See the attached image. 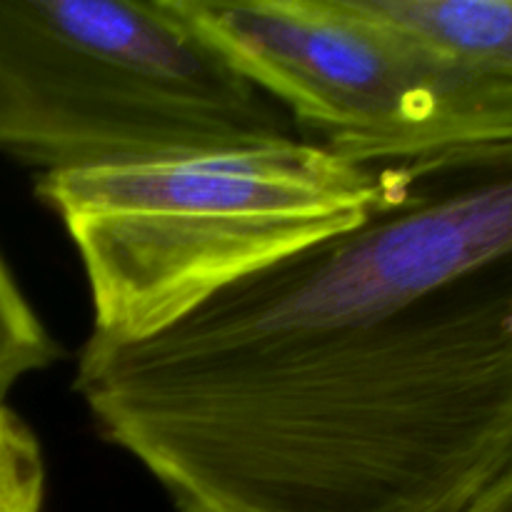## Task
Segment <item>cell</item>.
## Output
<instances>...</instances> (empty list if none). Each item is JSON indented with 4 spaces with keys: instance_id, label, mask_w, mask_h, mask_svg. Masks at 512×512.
Returning a JSON list of instances; mask_svg holds the SVG:
<instances>
[{
    "instance_id": "obj_1",
    "label": "cell",
    "mask_w": 512,
    "mask_h": 512,
    "mask_svg": "<svg viewBox=\"0 0 512 512\" xmlns=\"http://www.w3.org/2000/svg\"><path fill=\"white\" fill-rule=\"evenodd\" d=\"M73 390L175 512H463L512 470V143L160 335H88Z\"/></svg>"
},
{
    "instance_id": "obj_2",
    "label": "cell",
    "mask_w": 512,
    "mask_h": 512,
    "mask_svg": "<svg viewBox=\"0 0 512 512\" xmlns=\"http://www.w3.org/2000/svg\"><path fill=\"white\" fill-rule=\"evenodd\" d=\"M303 138L38 175L68 233L93 330L140 343L290 255L358 228L403 183Z\"/></svg>"
},
{
    "instance_id": "obj_3",
    "label": "cell",
    "mask_w": 512,
    "mask_h": 512,
    "mask_svg": "<svg viewBox=\"0 0 512 512\" xmlns=\"http://www.w3.org/2000/svg\"><path fill=\"white\" fill-rule=\"evenodd\" d=\"M293 138L170 0H0V155L40 175Z\"/></svg>"
},
{
    "instance_id": "obj_4",
    "label": "cell",
    "mask_w": 512,
    "mask_h": 512,
    "mask_svg": "<svg viewBox=\"0 0 512 512\" xmlns=\"http://www.w3.org/2000/svg\"><path fill=\"white\" fill-rule=\"evenodd\" d=\"M300 138L368 168L505 145L475 78L370 0H170Z\"/></svg>"
},
{
    "instance_id": "obj_5",
    "label": "cell",
    "mask_w": 512,
    "mask_h": 512,
    "mask_svg": "<svg viewBox=\"0 0 512 512\" xmlns=\"http://www.w3.org/2000/svg\"><path fill=\"white\" fill-rule=\"evenodd\" d=\"M58 358V340L35 313L0 253V400H8L20 380L50 368Z\"/></svg>"
},
{
    "instance_id": "obj_6",
    "label": "cell",
    "mask_w": 512,
    "mask_h": 512,
    "mask_svg": "<svg viewBox=\"0 0 512 512\" xmlns=\"http://www.w3.org/2000/svg\"><path fill=\"white\" fill-rule=\"evenodd\" d=\"M43 445L28 423L0 400V512H43Z\"/></svg>"
},
{
    "instance_id": "obj_7",
    "label": "cell",
    "mask_w": 512,
    "mask_h": 512,
    "mask_svg": "<svg viewBox=\"0 0 512 512\" xmlns=\"http://www.w3.org/2000/svg\"><path fill=\"white\" fill-rule=\"evenodd\" d=\"M463 512H512V470H508L500 480H495Z\"/></svg>"
}]
</instances>
